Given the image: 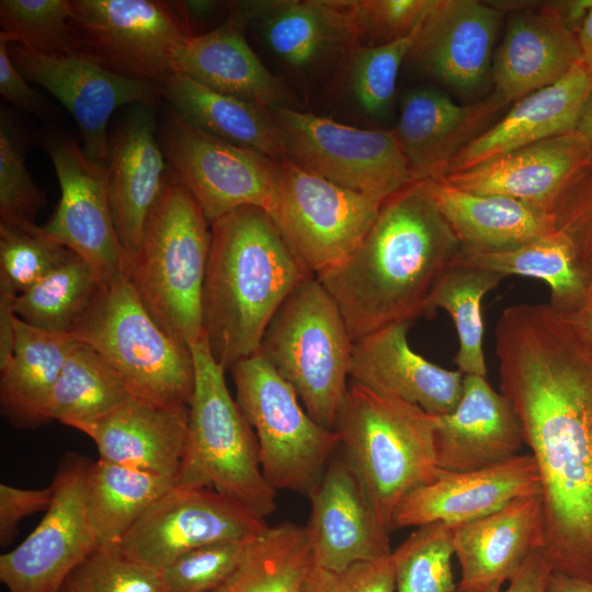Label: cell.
I'll use <instances>...</instances> for the list:
<instances>
[{
	"label": "cell",
	"instance_id": "f1b7e54d",
	"mask_svg": "<svg viewBox=\"0 0 592 592\" xmlns=\"http://www.w3.org/2000/svg\"><path fill=\"white\" fill-rule=\"evenodd\" d=\"M581 59L577 32L556 7L514 13L493 56L496 93L516 102L557 82Z\"/></svg>",
	"mask_w": 592,
	"mask_h": 592
},
{
	"label": "cell",
	"instance_id": "4316f807",
	"mask_svg": "<svg viewBox=\"0 0 592 592\" xmlns=\"http://www.w3.org/2000/svg\"><path fill=\"white\" fill-rule=\"evenodd\" d=\"M157 136L153 106L138 104L109 140L107 195L128 262L169 173Z\"/></svg>",
	"mask_w": 592,
	"mask_h": 592
},
{
	"label": "cell",
	"instance_id": "db71d44e",
	"mask_svg": "<svg viewBox=\"0 0 592 592\" xmlns=\"http://www.w3.org/2000/svg\"><path fill=\"white\" fill-rule=\"evenodd\" d=\"M555 7L577 32L582 61L592 73V4L585 0H571Z\"/></svg>",
	"mask_w": 592,
	"mask_h": 592
},
{
	"label": "cell",
	"instance_id": "e575fe53",
	"mask_svg": "<svg viewBox=\"0 0 592 592\" xmlns=\"http://www.w3.org/2000/svg\"><path fill=\"white\" fill-rule=\"evenodd\" d=\"M452 263L481 267L504 277L515 274L544 281L550 289L548 304L561 315L581 306L591 283L578 264L570 239L557 229L511 249L460 248Z\"/></svg>",
	"mask_w": 592,
	"mask_h": 592
},
{
	"label": "cell",
	"instance_id": "9f6ffc18",
	"mask_svg": "<svg viewBox=\"0 0 592 592\" xmlns=\"http://www.w3.org/2000/svg\"><path fill=\"white\" fill-rule=\"evenodd\" d=\"M16 294L0 286V369L10 362L14 345V299Z\"/></svg>",
	"mask_w": 592,
	"mask_h": 592
},
{
	"label": "cell",
	"instance_id": "ab89813d",
	"mask_svg": "<svg viewBox=\"0 0 592 592\" xmlns=\"http://www.w3.org/2000/svg\"><path fill=\"white\" fill-rule=\"evenodd\" d=\"M102 288L92 267L75 252L14 299L22 321L53 332L71 333Z\"/></svg>",
	"mask_w": 592,
	"mask_h": 592
},
{
	"label": "cell",
	"instance_id": "d6986e66",
	"mask_svg": "<svg viewBox=\"0 0 592 592\" xmlns=\"http://www.w3.org/2000/svg\"><path fill=\"white\" fill-rule=\"evenodd\" d=\"M533 494H540V478L531 454L469 471L437 468L430 482L411 490L398 503L391 531L439 522L467 523Z\"/></svg>",
	"mask_w": 592,
	"mask_h": 592
},
{
	"label": "cell",
	"instance_id": "9c48e42d",
	"mask_svg": "<svg viewBox=\"0 0 592 592\" xmlns=\"http://www.w3.org/2000/svg\"><path fill=\"white\" fill-rule=\"evenodd\" d=\"M236 401L254 431L262 474L274 490L309 496L340 437L316 422L294 388L260 354L231 367Z\"/></svg>",
	"mask_w": 592,
	"mask_h": 592
},
{
	"label": "cell",
	"instance_id": "f5cc1de1",
	"mask_svg": "<svg viewBox=\"0 0 592 592\" xmlns=\"http://www.w3.org/2000/svg\"><path fill=\"white\" fill-rule=\"evenodd\" d=\"M0 93L16 107L47 118L54 109L37 93L13 64L9 42L0 34Z\"/></svg>",
	"mask_w": 592,
	"mask_h": 592
},
{
	"label": "cell",
	"instance_id": "8d00e7d4",
	"mask_svg": "<svg viewBox=\"0 0 592 592\" xmlns=\"http://www.w3.org/2000/svg\"><path fill=\"white\" fill-rule=\"evenodd\" d=\"M130 397L107 361L90 345L76 341L54 386L47 417L80 431Z\"/></svg>",
	"mask_w": 592,
	"mask_h": 592
},
{
	"label": "cell",
	"instance_id": "1f68e13d",
	"mask_svg": "<svg viewBox=\"0 0 592 592\" xmlns=\"http://www.w3.org/2000/svg\"><path fill=\"white\" fill-rule=\"evenodd\" d=\"M460 248L496 251L517 247L556 230L551 215L502 195H480L444 179L420 182Z\"/></svg>",
	"mask_w": 592,
	"mask_h": 592
},
{
	"label": "cell",
	"instance_id": "5bb4252c",
	"mask_svg": "<svg viewBox=\"0 0 592 592\" xmlns=\"http://www.w3.org/2000/svg\"><path fill=\"white\" fill-rule=\"evenodd\" d=\"M89 465L77 454L64 457L45 515L20 545L0 556V581L9 592H59L100 545L88 515Z\"/></svg>",
	"mask_w": 592,
	"mask_h": 592
},
{
	"label": "cell",
	"instance_id": "7bdbcfd3",
	"mask_svg": "<svg viewBox=\"0 0 592 592\" xmlns=\"http://www.w3.org/2000/svg\"><path fill=\"white\" fill-rule=\"evenodd\" d=\"M69 253L34 221L0 223V286L19 295L61 264Z\"/></svg>",
	"mask_w": 592,
	"mask_h": 592
},
{
	"label": "cell",
	"instance_id": "ee69618b",
	"mask_svg": "<svg viewBox=\"0 0 592 592\" xmlns=\"http://www.w3.org/2000/svg\"><path fill=\"white\" fill-rule=\"evenodd\" d=\"M420 23L405 37L376 46L358 45L348 56L350 88L365 113L382 117L389 111L400 66L415 43Z\"/></svg>",
	"mask_w": 592,
	"mask_h": 592
},
{
	"label": "cell",
	"instance_id": "4dcf8cb0",
	"mask_svg": "<svg viewBox=\"0 0 592 592\" xmlns=\"http://www.w3.org/2000/svg\"><path fill=\"white\" fill-rule=\"evenodd\" d=\"M189 410H173L138 397L82 428L99 458L177 480L185 449Z\"/></svg>",
	"mask_w": 592,
	"mask_h": 592
},
{
	"label": "cell",
	"instance_id": "836d02e7",
	"mask_svg": "<svg viewBox=\"0 0 592 592\" xmlns=\"http://www.w3.org/2000/svg\"><path fill=\"white\" fill-rule=\"evenodd\" d=\"M163 93L172 110L202 130L276 162L287 159L282 133L267 106L218 93L181 72L169 78Z\"/></svg>",
	"mask_w": 592,
	"mask_h": 592
},
{
	"label": "cell",
	"instance_id": "484cf974",
	"mask_svg": "<svg viewBox=\"0 0 592 592\" xmlns=\"http://www.w3.org/2000/svg\"><path fill=\"white\" fill-rule=\"evenodd\" d=\"M248 25L284 65L312 71L349 56L358 41L346 0L239 1Z\"/></svg>",
	"mask_w": 592,
	"mask_h": 592
},
{
	"label": "cell",
	"instance_id": "7c38bea8",
	"mask_svg": "<svg viewBox=\"0 0 592 592\" xmlns=\"http://www.w3.org/2000/svg\"><path fill=\"white\" fill-rule=\"evenodd\" d=\"M70 26L82 55L126 78L164 88L180 43L192 35L172 2L70 0Z\"/></svg>",
	"mask_w": 592,
	"mask_h": 592
},
{
	"label": "cell",
	"instance_id": "c3c4849f",
	"mask_svg": "<svg viewBox=\"0 0 592 592\" xmlns=\"http://www.w3.org/2000/svg\"><path fill=\"white\" fill-rule=\"evenodd\" d=\"M358 44L376 46L409 35L433 0H346ZM361 45V44H360Z\"/></svg>",
	"mask_w": 592,
	"mask_h": 592
},
{
	"label": "cell",
	"instance_id": "816d5d0a",
	"mask_svg": "<svg viewBox=\"0 0 592 592\" xmlns=\"http://www.w3.org/2000/svg\"><path fill=\"white\" fill-rule=\"evenodd\" d=\"M55 486L42 489H22L0 485V545L8 546L14 538L19 523L38 511H46L53 502Z\"/></svg>",
	"mask_w": 592,
	"mask_h": 592
},
{
	"label": "cell",
	"instance_id": "e0dca14e",
	"mask_svg": "<svg viewBox=\"0 0 592 592\" xmlns=\"http://www.w3.org/2000/svg\"><path fill=\"white\" fill-rule=\"evenodd\" d=\"M61 196L44 231L75 252L94 271L102 287L128 273V261L115 229L106 168L90 161L81 147L65 137L46 141Z\"/></svg>",
	"mask_w": 592,
	"mask_h": 592
},
{
	"label": "cell",
	"instance_id": "60d3db41",
	"mask_svg": "<svg viewBox=\"0 0 592 592\" xmlns=\"http://www.w3.org/2000/svg\"><path fill=\"white\" fill-rule=\"evenodd\" d=\"M454 527L448 523L418 526L391 550L396 592H456L452 569Z\"/></svg>",
	"mask_w": 592,
	"mask_h": 592
},
{
	"label": "cell",
	"instance_id": "f546056e",
	"mask_svg": "<svg viewBox=\"0 0 592 592\" xmlns=\"http://www.w3.org/2000/svg\"><path fill=\"white\" fill-rule=\"evenodd\" d=\"M592 92V73L582 61L557 82L516 101L498 123L471 140L444 175L519 148L574 132Z\"/></svg>",
	"mask_w": 592,
	"mask_h": 592
},
{
	"label": "cell",
	"instance_id": "d4e9b609",
	"mask_svg": "<svg viewBox=\"0 0 592 592\" xmlns=\"http://www.w3.org/2000/svg\"><path fill=\"white\" fill-rule=\"evenodd\" d=\"M436 466L469 471L519 455L522 428L509 399L486 377L464 375L462 397L453 411L434 417Z\"/></svg>",
	"mask_w": 592,
	"mask_h": 592
},
{
	"label": "cell",
	"instance_id": "30bf717a",
	"mask_svg": "<svg viewBox=\"0 0 592 592\" xmlns=\"http://www.w3.org/2000/svg\"><path fill=\"white\" fill-rule=\"evenodd\" d=\"M382 203L310 173L287 158L275 162L266 212L296 259L316 276L356 249Z\"/></svg>",
	"mask_w": 592,
	"mask_h": 592
},
{
	"label": "cell",
	"instance_id": "74e56055",
	"mask_svg": "<svg viewBox=\"0 0 592 592\" xmlns=\"http://www.w3.org/2000/svg\"><path fill=\"white\" fill-rule=\"evenodd\" d=\"M312 561L305 526H269L234 573L213 592H298Z\"/></svg>",
	"mask_w": 592,
	"mask_h": 592
},
{
	"label": "cell",
	"instance_id": "4fadbf2b",
	"mask_svg": "<svg viewBox=\"0 0 592 592\" xmlns=\"http://www.w3.org/2000/svg\"><path fill=\"white\" fill-rule=\"evenodd\" d=\"M158 140L171 174L209 224L242 206L267 209L276 161L202 130L174 110L164 116Z\"/></svg>",
	"mask_w": 592,
	"mask_h": 592
},
{
	"label": "cell",
	"instance_id": "44dd1931",
	"mask_svg": "<svg viewBox=\"0 0 592 592\" xmlns=\"http://www.w3.org/2000/svg\"><path fill=\"white\" fill-rule=\"evenodd\" d=\"M590 163L589 147L574 130L447 173L442 179L457 189L511 197L550 215L565 189Z\"/></svg>",
	"mask_w": 592,
	"mask_h": 592
},
{
	"label": "cell",
	"instance_id": "52a82bcc",
	"mask_svg": "<svg viewBox=\"0 0 592 592\" xmlns=\"http://www.w3.org/2000/svg\"><path fill=\"white\" fill-rule=\"evenodd\" d=\"M353 345L334 299L311 276L282 304L258 353L294 388L308 414L334 430L349 388Z\"/></svg>",
	"mask_w": 592,
	"mask_h": 592
},
{
	"label": "cell",
	"instance_id": "681fc988",
	"mask_svg": "<svg viewBox=\"0 0 592 592\" xmlns=\"http://www.w3.org/2000/svg\"><path fill=\"white\" fill-rule=\"evenodd\" d=\"M550 215L555 228L570 239L581 271L592 281V163L569 183Z\"/></svg>",
	"mask_w": 592,
	"mask_h": 592
},
{
	"label": "cell",
	"instance_id": "d590c367",
	"mask_svg": "<svg viewBox=\"0 0 592 592\" xmlns=\"http://www.w3.org/2000/svg\"><path fill=\"white\" fill-rule=\"evenodd\" d=\"M175 481L164 476L98 459L90 463L87 505L100 544L119 543Z\"/></svg>",
	"mask_w": 592,
	"mask_h": 592
},
{
	"label": "cell",
	"instance_id": "cb8c5ba5",
	"mask_svg": "<svg viewBox=\"0 0 592 592\" xmlns=\"http://www.w3.org/2000/svg\"><path fill=\"white\" fill-rule=\"evenodd\" d=\"M248 22L237 2L214 30L186 36L178 46L174 72L221 94L267 107L294 109V96L250 47Z\"/></svg>",
	"mask_w": 592,
	"mask_h": 592
},
{
	"label": "cell",
	"instance_id": "2e32d148",
	"mask_svg": "<svg viewBox=\"0 0 592 592\" xmlns=\"http://www.w3.org/2000/svg\"><path fill=\"white\" fill-rule=\"evenodd\" d=\"M10 57L31 82L46 89L70 112L82 137L86 157L106 168L107 122L119 106L156 105L163 88L117 75L82 55H49L9 44Z\"/></svg>",
	"mask_w": 592,
	"mask_h": 592
},
{
	"label": "cell",
	"instance_id": "8992f818",
	"mask_svg": "<svg viewBox=\"0 0 592 592\" xmlns=\"http://www.w3.org/2000/svg\"><path fill=\"white\" fill-rule=\"evenodd\" d=\"M190 349L195 384L175 485L216 490L264 519L276 510V490L262 474L254 431L232 399L225 368L214 358L205 334Z\"/></svg>",
	"mask_w": 592,
	"mask_h": 592
},
{
	"label": "cell",
	"instance_id": "7dc6e473",
	"mask_svg": "<svg viewBox=\"0 0 592 592\" xmlns=\"http://www.w3.org/2000/svg\"><path fill=\"white\" fill-rule=\"evenodd\" d=\"M254 538L220 542L184 554L161 570L166 591H215L238 568Z\"/></svg>",
	"mask_w": 592,
	"mask_h": 592
},
{
	"label": "cell",
	"instance_id": "ffe728a7",
	"mask_svg": "<svg viewBox=\"0 0 592 592\" xmlns=\"http://www.w3.org/2000/svg\"><path fill=\"white\" fill-rule=\"evenodd\" d=\"M504 12L477 0H433L407 58L460 93L486 82Z\"/></svg>",
	"mask_w": 592,
	"mask_h": 592
},
{
	"label": "cell",
	"instance_id": "8fae6325",
	"mask_svg": "<svg viewBox=\"0 0 592 592\" xmlns=\"http://www.w3.org/2000/svg\"><path fill=\"white\" fill-rule=\"evenodd\" d=\"M287 158L334 184L384 202L414 183L394 130L362 129L289 107H269Z\"/></svg>",
	"mask_w": 592,
	"mask_h": 592
},
{
	"label": "cell",
	"instance_id": "5b68a950",
	"mask_svg": "<svg viewBox=\"0 0 592 592\" xmlns=\"http://www.w3.org/2000/svg\"><path fill=\"white\" fill-rule=\"evenodd\" d=\"M334 431L380 523L390 532L401 499L430 482L439 468L434 415L351 380Z\"/></svg>",
	"mask_w": 592,
	"mask_h": 592
},
{
	"label": "cell",
	"instance_id": "d6a6232c",
	"mask_svg": "<svg viewBox=\"0 0 592 592\" xmlns=\"http://www.w3.org/2000/svg\"><path fill=\"white\" fill-rule=\"evenodd\" d=\"M76 341L70 333L43 330L15 316L12 356L0 369L1 412L13 426L49 422L48 402Z\"/></svg>",
	"mask_w": 592,
	"mask_h": 592
},
{
	"label": "cell",
	"instance_id": "83f0119b",
	"mask_svg": "<svg viewBox=\"0 0 592 592\" xmlns=\"http://www.w3.org/2000/svg\"><path fill=\"white\" fill-rule=\"evenodd\" d=\"M505 104L498 93L470 105L457 104L432 88L406 93L392 130L414 182L444 177L451 162Z\"/></svg>",
	"mask_w": 592,
	"mask_h": 592
},
{
	"label": "cell",
	"instance_id": "277c9868",
	"mask_svg": "<svg viewBox=\"0 0 592 592\" xmlns=\"http://www.w3.org/2000/svg\"><path fill=\"white\" fill-rule=\"evenodd\" d=\"M209 248V221L169 172L127 276L159 327L187 346L204 337L202 299Z\"/></svg>",
	"mask_w": 592,
	"mask_h": 592
},
{
	"label": "cell",
	"instance_id": "7402d4cb",
	"mask_svg": "<svg viewBox=\"0 0 592 592\" xmlns=\"http://www.w3.org/2000/svg\"><path fill=\"white\" fill-rule=\"evenodd\" d=\"M540 494L515 499L480 519L454 527L460 567L456 592H500L537 550H544Z\"/></svg>",
	"mask_w": 592,
	"mask_h": 592
},
{
	"label": "cell",
	"instance_id": "f35d334b",
	"mask_svg": "<svg viewBox=\"0 0 592 592\" xmlns=\"http://www.w3.org/2000/svg\"><path fill=\"white\" fill-rule=\"evenodd\" d=\"M503 277L481 267L451 263L429 297L425 311L442 308L455 325L459 348L454 362L464 375H487L481 303Z\"/></svg>",
	"mask_w": 592,
	"mask_h": 592
},
{
	"label": "cell",
	"instance_id": "91938a15",
	"mask_svg": "<svg viewBox=\"0 0 592 592\" xmlns=\"http://www.w3.org/2000/svg\"><path fill=\"white\" fill-rule=\"evenodd\" d=\"M587 143L592 163V92L587 101L583 113L576 129Z\"/></svg>",
	"mask_w": 592,
	"mask_h": 592
},
{
	"label": "cell",
	"instance_id": "603a6c76",
	"mask_svg": "<svg viewBox=\"0 0 592 592\" xmlns=\"http://www.w3.org/2000/svg\"><path fill=\"white\" fill-rule=\"evenodd\" d=\"M410 322H396L354 342L350 378L386 397L419 406L431 415L454 410L463 392L464 374L445 369L408 344Z\"/></svg>",
	"mask_w": 592,
	"mask_h": 592
},
{
	"label": "cell",
	"instance_id": "11a10c76",
	"mask_svg": "<svg viewBox=\"0 0 592 592\" xmlns=\"http://www.w3.org/2000/svg\"><path fill=\"white\" fill-rule=\"evenodd\" d=\"M550 572L544 550H537L500 592H546Z\"/></svg>",
	"mask_w": 592,
	"mask_h": 592
},
{
	"label": "cell",
	"instance_id": "b9f144b4",
	"mask_svg": "<svg viewBox=\"0 0 592 592\" xmlns=\"http://www.w3.org/2000/svg\"><path fill=\"white\" fill-rule=\"evenodd\" d=\"M70 20V0L0 1V34L44 54L79 55Z\"/></svg>",
	"mask_w": 592,
	"mask_h": 592
},
{
	"label": "cell",
	"instance_id": "6f0895ef",
	"mask_svg": "<svg viewBox=\"0 0 592 592\" xmlns=\"http://www.w3.org/2000/svg\"><path fill=\"white\" fill-rule=\"evenodd\" d=\"M563 316L592 355V281L581 306Z\"/></svg>",
	"mask_w": 592,
	"mask_h": 592
},
{
	"label": "cell",
	"instance_id": "f6af8a7d",
	"mask_svg": "<svg viewBox=\"0 0 592 592\" xmlns=\"http://www.w3.org/2000/svg\"><path fill=\"white\" fill-rule=\"evenodd\" d=\"M43 191L25 166V137L16 117L0 111V223L34 221L45 205Z\"/></svg>",
	"mask_w": 592,
	"mask_h": 592
},
{
	"label": "cell",
	"instance_id": "94428289",
	"mask_svg": "<svg viewBox=\"0 0 592 592\" xmlns=\"http://www.w3.org/2000/svg\"><path fill=\"white\" fill-rule=\"evenodd\" d=\"M59 592H72L66 584Z\"/></svg>",
	"mask_w": 592,
	"mask_h": 592
},
{
	"label": "cell",
	"instance_id": "bcb514c9",
	"mask_svg": "<svg viewBox=\"0 0 592 592\" xmlns=\"http://www.w3.org/2000/svg\"><path fill=\"white\" fill-rule=\"evenodd\" d=\"M66 585L72 592H167L161 570L129 557L118 543L100 544Z\"/></svg>",
	"mask_w": 592,
	"mask_h": 592
},
{
	"label": "cell",
	"instance_id": "680465c9",
	"mask_svg": "<svg viewBox=\"0 0 592 592\" xmlns=\"http://www.w3.org/2000/svg\"><path fill=\"white\" fill-rule=\"evenodd\" d=\"M546 592H592V580L551 571Z\"/></svg>",
	"mask_w": 592,
	"mask_h": 592
},
{
	"label": "cell",
	"instance_id": "ac0fdd59",
	"mask_svg": "<svg viewBox=\"0 0 592 592\" xmlns=\"http://www.w3.org/2000/svg\"><path fill=\"white\" fill-rule=\"evenodd\" d=\"M308 497L311 512L305 530L316 565L342 570L390 556L389 532L343 453L331 458Z\"/></svg>",
	"mask_w": 592,
	"mask_h": 592
},
{
	"label": "cell",
	"instance_id": "ba28073f",
	"mask_svg": "<svg viewBox=\"0 0 592 592\" xmlns=\"http://www.w3.org/2000/svg\"><path fill=\"white\" fill-rule=\"evenodd\" d=\"M70 334L101 354L133 396L189 410L195 384L191 349L159 327L128 276L102 287Z\"/></svg>",
	"mask_w": 592,
	"mask_h": 592
},
{
	"label": "cell",
	"instance_id": "f907efd6",
	"mask_svg": "<svg viewBox=\"0 0 592 592\" xmlns=\"http://www.w3.org/2000/svg\"><path fill=\"white\" fill-rule=\"evenodd\" d=\"M298 592H396L390 556L331 570L311 561Z\"/></svg>",
	"mask_w": 592,
	"mask_h": 592
},
{
	"label": "cell",
	"instance_id": "7a4b0ae2",
	"mask_svg": "<svg viewBox=\"0 0 592 592\" xmlns=\"http://www.w3.org/2000/svg\"><path fill=\"white\" fill-rule=\"evenodd\" d=\"M460 243L420 182L382 203L372 227L340 264L316 275L358 339L396 322H411Z\"/></svg>",
	"mask_w": 592,
	"mask_h": 592
},
{
	"label": "cell",
	"instance_id": "9a60e30c",
	"mask_svg": "<svg viewBox=\"0 0 592 592\" xmlns=\"http://www.w3.org/2000/svg\"><path fill=\"white\" fill-rule=\"evenodd\" d=\"M267 527L263 517L216 490L174 485L118 545L129 557L162 570L191 550L254 538Z\"/></svg>",
	"mask_w": 592,
	"mask_h": 592
},
{
	"label": "cell",
	"instance_id": "3957f363",
	"mask_svg": "<svg viewBox=\"0 0 592 592\" xmlns=\"http://www.w3.org/2000/svg\"><path fill=\"white\" fill-rule=\"evenodd\" d=\"M311 276L265 209L242 206L212 223L202 311L216 362L226 369L258 353L282 304Z\"/></svg>",
	"mask_w": 592,
	"mask_h": 592
},
{
	"label": "cell",
	"instance_id": "6da1fadb",
	"mask_svg": "<svg viewBox=\"0 0 592 592\" xmlns=\"http://www.w3.org/2000/svg\"><path fill=\"white\" fill-rule=\"evenodd\" d=\"M500 391L540 478L554 572L592 580V355L549 304L506 307L496 325Z\"/></svg>",
	"mask_w": 592,
	"mask_h": 592
}]
</instances>
